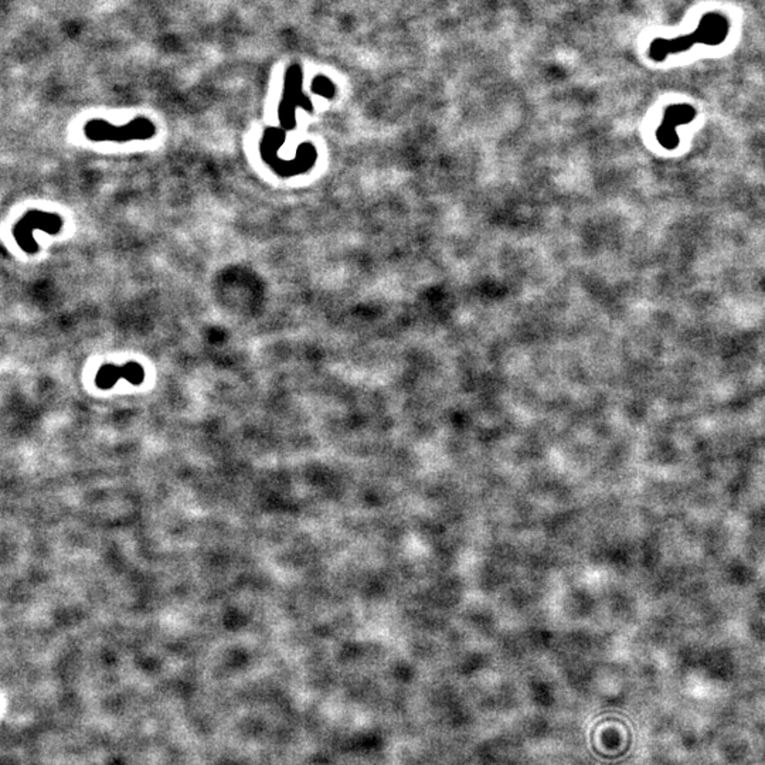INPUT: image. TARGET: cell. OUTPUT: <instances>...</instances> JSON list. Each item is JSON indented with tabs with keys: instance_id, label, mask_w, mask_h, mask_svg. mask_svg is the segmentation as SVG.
<instances>
[{
	"instance_id": "cell-2",
	"label": "cell",
	"mask_w": 765,
	"mask_h": 765,
	"mask_svg": "<svg viewBox=\"0 0 765 765\" xmlns=\"http://www.w3.org/2000/svg\"><path fill=\"white\" fill-rule=\"evenodd\" d=\"M156 129L147 119H135L125 126H113L105 121H92L85 126V135L92 140H130L147 139Z\"/></svg>"
},
{
	"instance_id": "cell-1",
	"label": "cell",
	"mask_w": 765,
	"mask_h": 765,
	"mask_svg": "<svg viewBox=\"0 0 765 765\" xmlns=\"http://www.w3.org/2000/svg\"><path fill=\"white\" fill-rule=\"evenodd\" d=\"M730 20L720 11H709L699 20L698 27L685 35L674 38L657 37L651 41L648 48V57L652 61L662 62L668 57L682 54L692 50L696 44L716 47L725 43L730 34Z\"/></svg>"
},
{
	"instance_id": "cell-3",
	"label": "cell",
	"mask_w": 765,
	"mask_h": 765,
	"mask_svg": "<svg viewBox=\"0 0 765 765\" xmlns=\"http://www.w3.org/2000/svg\"><path fill=\"white\" fill-rule=\"evenodd\" d=\"M698 111L691 104H674L665 109L664 119L657 129V139L664 149L674 150L679 146V136L676 129L695 121Z\"/></svg>"
}]
</instances>
